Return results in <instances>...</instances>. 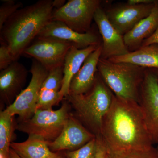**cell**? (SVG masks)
I'll return each instance as SVG.
<instances>
[{"label": "cell", "mask_w": 158, "mask_h": 158, "mask_svg": "<svg viewBox=\"0 0 158 158\" xmlns=\"http://www.w3.org/2000/svg\"><path fill=\"white\" fill-rule=\"evenodd\" d=\"M0 158H7L6 157L0 154Z\"/></svg>", "instance_id": "1f68e13d"}, {"label": "cell", "mask_w": 158, "mask_h": 158, "mask_svg": "<svg viewBox=\"0 0 158 158\" xmlns=\"http://www.w3.org/2000/svg\"><path fill=\"white\" fill-rule=\"evenodd\" d=\"M111 62L130 63L145 69H158V44L141 47L120 56L108 59Z\"/></svg>", "instance_id": "d6986e66"}, {"label": "cell", "mask_w": 158, "mask_h": 158, "mask_svg": "<svg viewBox=\"0 0 158 158\" xmlns=\"http://www.w3.org/2000/svg\"><path fill=\"white\" fill-rule=\"evenodd\" d=\"M98 73L116 96L138 102L139 91L146 69L124 63H115L100 59Z\"/></svg>", "instance_id": "277c9868"}, {"label": "cell", "mask_w": 158, "mask_h": 158, "mask_svg": "<svg viewBox=\"0 0 158 158\" xmlns=\"http://www.w3.org/2000/svg\"><path fill=\"white\" fill-rule=\"evenodd\" d=\"M102 52L101 44L87 57L71 81L69 95L84 94L92 88L98 72V65L101 57Z\"/></svg>", "instance_id": "9a60e30c"}, {"label": "cell", "mask_w": 158, "mask_h": 158, "mask_svg": "<svg viewBox=\"0 0 158 158\" xmlns=\"http://www.w3.org/2000/svg\"><path fill=\"white\" fill-rule=\"evenodd\" d=\"M16 61L7 45L1 42L0 46V70L9 67L11 63Z\"/></svg>", "instance_id": "484cf974"}, {"label": "cell", "mask_w": 158, "mask_h": 158, "mask_svg": "<svg viewBox=\"0 0 158 158\" xmlns=\"http://www.w3.org/2000/svg\"><path fill=\"white\" fill-rule=\"evenodd\" d=\"M3 2L0 7V30L9 18L23 6L21 3L12 0H6Z\"/></svg>", "instance_id": "d4e9b609"}, {"label": "cell", "mask_w": 158, "mask_h": 158, "mask_svg": "<svg viewBox=\"0 0 158 158\" xmlns=\"http://www.w3.org/2000/svg\"><path fill=\"white\" fill-rule=\"evenodd\" d=\"M66 3L65 0H55L53 1V7L55 10L59 9L63 7Z\"/></svg>", "instance_id": "f546056e"}, {"label": "cell", "mask_w": 158, "mask_h": 158, "mask_svg": "<svg viewBox=\"0 0 158 158\" xmlns=\"http://www.w3.org/2000/svg\"><path fill=\"white\" fill-rule=\"evenodd\" d=\"M94 20L102 39L101 59H109L126 55L130 52L126 45L123 36L116 31L108 19L101 7L96 10Z\"/></svg>", "instance_id": "8fae6325"}, {"label": "cell", "mask_w": 158, "mask_h": 158, "mask_svg": "<svg viewBox=\"0 0 158 158\" xmlns=\"http://www.w3.org/2000/svg\"><path fill=\"white\" fill-rule=\"evenodd\" d=\"M100 44L90 46L83 49L72 46L68 51L63 64L64 78L62 88L60 91L63 98L66 97L69 95V86L73 78L80 70L87 57Z\"/></svg>", "instance_id": "2e32d148"}, {"label": "cell", "mask_w": 158, "mask_h": 158, "mask_svg": "<svg viewBox=\"0 0 158 158\" xmlns=\"http://www.w3.org/2000/svg\"><path fill=\"white\" fill-rule=\"evenodd\" d=\"M55 158H61L60 157V156H58L56 157Z\"/></svg>", "instance_id": "d6a6232c"}, {"label": "cell", "mask_w": 158, "mask_h": 158, "mask_svg": "<svg viewBox=\"0 0 158 158\" xmlns=\"http://www.w3.org/2000/svg\"><path fill=\"white\" fill-rule=\"evenodd\" d=\"M113 94L98 72L94 85L88 92L66 97L79 121L97 136L100 135L103 118L111 106Z\"/></svg>", "instance_id": "3957f363"}, {"label": "cell", "mask_w": 158, "mask_h": 158, "mask_svg": "<svg viewBox=\"0 0 158 158\" xmlns=\"http://www.w3.org/2000/svg\"><path fill=\"white\" fill-rule=\"evenodd\" d=\"M28 71L21 63L15 61L0 72L1 101L11 105L23 90L27 81Z\"/></svg>", "instance_id": "5bb4252c"}, {"label": "cell", "mask_w": 158, "mask_h": 158, "mask_svg": "<svg viewBox=\"0 0 158 158\" xmlns=\"http://www.w3.org/2000/svg\"><path fill=\"white\" fill-rule=\"evenodd\" d=\"M8 158H21L18 155L13 149H11L10 148V151H9V157Z\"/></svg>", "instance_id": "4dcf8cb0"}, {"label": "cell", "mask_w": 158, "mask_h": 158, "mask_svg": "<svg viewBox=\"0 0 158 158\" xmlns=\"http://www.w3.org/2000/svg\"><path fill=\"white\" fill-rule=\"evenodd\" d=\"M96 137L77 118L69 116L62 132L58 138L48 142L52 152L75 150L87 144Z\"/></svg>", "instance_id": "4fadbf2b"}, {"label": "cell", "mask_w": 158, "mask_h": 158, "mask_svg": "<svg viewBox=\"0 0 158 158\" xmlns=\"http://www.w3.org/2000/svg\"><path fill=\"white\" fill-rule=\"evenodd\" d=\"M37 38L56 40L71 44L79 49L100 44L98 37L93 32L81 34L73 31L65 24L52 20L40 32Z\"/></svg>", "instance_id": "7c38bea8"}, {"label": "cell", "mask_w": 158, "mask_h": 158, "mask_svg": "<svg viewBox=\"0 0 158 158\" xmlns=\"http://www.w3.org/2000/svg\"><path fill=\"white\" fill-rule=\"evenodd\" d=\"M101 3L100 0H69L62 8L54 9L52 20L63 23L78 33H88Z\"/></svg>", "instance_id": "52a82bcc"}, {"label": "cell", "mask_w": 158, "mask_h": 158, "mask_svg": "<svg viewBox=\"0 0 158 158\" xmlns=\"http://www.w3.org/2000/svg\"><path fill=\"white\" fill-rule=\"evenodd\" d=\"M138 102L152 144H158V69H146Z\"/></svg>", "instance_id": "ba28073f"}, {"label": "cell", "mask_w": 158, "mask_h": 158, "mask_svg": "<svg viewBox=\"0 0 158 158\" xmlns=\"http://www.w3.org/2000/svg\"><path fill=\"white\" fill-rule=\"evenodd\" d=\"M30 72L32 77L27 87L6 109L12 116L18 115L19 121L31 118L37 110L40 92L49 71L37 60L33 59Z\"/></svg>", "instance_id": "8992f818"}, {"label": "cell", "mask_w": 158, "mask_h": 158, "mask_svg": "<svg viewBox=\"0 0 158 158\" xmlns=\"http://www.w3.org/2000/svg\"><path fill=\"white\" fill-rule=\"evenodd\" d=\"M10 148L21 158H55L59 156L51 150L48 141L34 135H29L23 142H11Z\"/></svg>", "instance_id": "ac0fdd59"}, {"label": "cell", "mask_w": 158, "mask_h": 158, "mask_svg": "<svg viewBox=\"0 0 158 158\" xmlns=\"http://www.w3.org/2000/svg\"><path fill=\"white\" fill-rule=\"evenodd\" d=\"M63 98L60 91L41 89L37 106V110H52Z\"/></svg>", "instance_id": "44dd1931"}, {"label": "cell", "mask_w": 158, "mask_h": 158, "mask_svg": "<svg viewBox=\"0 0 158 158\" xmlns=\"http://www.w3.org/2000/svg\"><path fill=\"white\" fill-rule=\"evenodd\" d=\"M26 49L24 55L37 60L49 71L62 66L71 44L56 40L36 38Z\"/></svg>", "instance_id": "9c48e42d"}, {"label": "cell", "mask_w": 158, "mask_h": 158, "mask_svg": "<svg viewBox=\"0 0 158 158\" xmlns=\"http://www.w3.org/2000/svg\"><path fill=\"white\" fill-rule=\"evenodd\" d=\"M100 135L108 152L144 150L154 146L138 102L114 94Z\"/></svg>", "instance_id": "6da1fadb"}, {"label": "cell", "mask_w": 158, "mask_h": 158, "mask_svg": "<svg viewBox=\"0 0 158 158\" xmlns=\"http://www.w3.org/2000/svg\"><path fill=\"white\" fill-rule=\"evenodd\" d=\"M156 1L144 5H119L108 9L106 15L112 25L123 36L151 13Z\"/></svg>", "instance_id": "30bf717a"}, {"label": "cell", "mask_w": 158, "mask_h": 158, "mask_svg": "<svg viewBox=\"0 0 158 158\" xmlns=\"http://www.w3.org/2000/svg\"><path fill=\"white\" fill-rule=\"evenodd\" d=\"M158 28V0L156 2L151 13L145 18L123 36L127 48L138 49L142 43L149 38Z\"/></svg>", "instance_id": "e0dca14e"}, {"label": "cell", "mask_w": 158, "mask_h": 158, "mask_svg": "<svg viewBox=\"0 0 158 158\" xmlns=\"http://www.w3.org/2000/svg\"><path fill=\"white\" fill-rule=\"evenodd\" d=\"M97 140L95 138L79 149L67 151L66 158H95L97 151Z\"/></svg>", "instance_id": "cb8c5ba5"}, {"label": "cell", "mask_w": 158, "mask_h": 158, "mask_svg": "<svg viewBox=\"0 0 158 158\" xmlns=\"http://www.w3.org/2000/svg\"><path fill=\"white\" fill-rule=\"evenodd\" d=\"M64 78L63 65L51 69L43 84L41 89L60 91Z\"/></svg>", "instance_id": "7402d4cb"}, {"label": "cell", "mask_w": 158, "mask_h": 158, "mask_svg": "<svg viewBox=\"0 0 158 158\" xmlns=\"http://www.w3.org/2000/svg\"><path fill=\"white\" fill-rule=\"evenodd\" d=\"M52 0H40L21 8L9 18L0 30L1 42L8 47L16 61L52 20Z\"/></svg>", "instance_id": "7a4b0ae2"}, {"label": "cell", "mask_w": 158, "mask_h": 158, "mask_svg": "<svg viewBox=\"0 0 158 158\" xmlns=\"http://www.w3.org/2000/svg\"><path fill=\"white\" fill-rule=\"evenodd\" d=\"M153 44H158V28L151 37L145 40L144 42L142 43L141 47Z\"/></svg>", "instance_id": "83f0119b"}, {"label": "cell", "mask_w": 158, "mask_h": 158, "mask_svg": "<svg viewBox=\"0 0 158 158\" xmlns=\"http://www.w3.org/2000/svg\"><path fill=\"white\" fill-rule=\"evenodd\" d=\"M156 0H128L127 4L130 5H144L154 3Z\"/></svg>", "instance_id": "f1b7e54d"}, {"label": "cell", "mask_w": 158, "mask_h": 158, "mask_svg": "<svg viewBox=\"0 0 158 158\" xmlns=\"http://www.w3.org/2000/svg\"><path fill=\"white\" fill-rule=\"evenodd\" d=\"M14 116L5 109L0 113V154L8 158L15 127Z\"/></svg>", "instance_id": "ffe728a7"}, {"label": "cell", "mask_w": 158, "mask_h": 158, "mask_svg": "<svg viewBox=\"0 0 158 158\" xmlns=\"http://www.w3.org/2000/svg\"><path fill=\"white\" fill-rule=\"evenodd\" d=\"M106 158H158V148L144 150H130L107 152Z\"/></svg>", "instance_id": "603a6c76"}, {"label": "cell", "mask_w": 158, "mask_h": 158, "mask_svg": "<svg viewBox=\"0 0 158 158\" xmlns=\"http://www.w3.org/2000/svg\"><path fill=\"white\" fill-rule=\"evenodd\" d=\"M96 138L97 140L98 147L95 158H106L107 151L104 142L103 141L101 136L100 135L97 136Z\"/></svg>", "instance_id": "4316f807"}, {"label": "cell", "mask_w": 158, "mask_h": 158, "mask_svg": "<svg viewBox=\"0 0 158 158\" xmlns=\"http://www.w3.org/2000/svg\"><path fill=\"white\" fill-rule=\"evenodd\" d=\"M70 105L64 102L59 110H36L31 118L19 121L15 129L27 133L41 137L48 142L56 140L62 132L69 118Z\"/></svg>", "instance_id": "5b68a950"}]
</instances>
